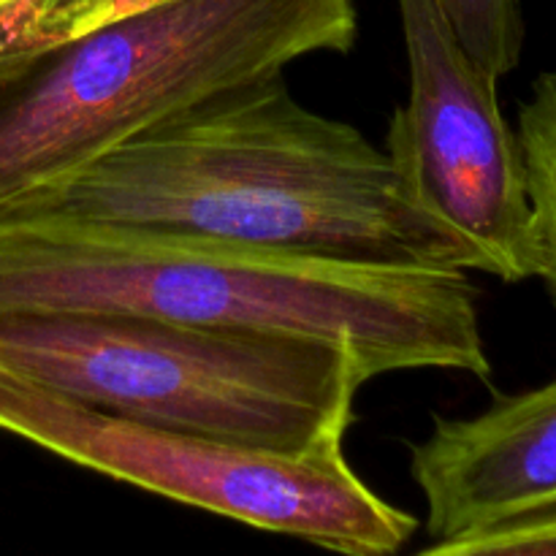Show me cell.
Wrapping results in <instances>:
<instances>
[{
    "label": "cell",
    "mask_w": 556,
    "mask_h": 556,
    "mask_svg": "<svg viewBox=\"0 0 556 556\" xmlns=\"http://www.w3.org/2000/svg\"><path fill=\"white\" fill-rule=\"evenodd\" d=\"M130 313L210 329L304 337L378 375L451 369L492 380L467 271L367 264L201 233L0 215V318Z\"/></svg>",
    "instance_id": "cell-1"
},
{
    "label": "cell",
    "mask_w": 556,
    "mask_h": 556,
    "mask_svg": "<svg viewBox=\"0 0 556 556\" xmlns=\"http://www.w3.org/2000/svg\"><path fill=\"white\" fill-rule=\"evenodd\" d=\"M367 264L472 271L405 199L386 150L282 74L206 96L11 206Z\"/></svg>",
    "instance_id": "cell-2"
},
{
    "label": "cell",
    "mask_w": 556,
    "mask_h": 556,
    "mask_svg": "<svg viewBox=\"0 0 556 556\" xmlns=\"http://www.w3.org/2000/svg\"><path fill=\"white\" fill-rule=\"evenodd\" d=\"M353 0H168L0 85V215L206 96L351 52Z\"/></svg>",
    "instance_id": "cell-3"
},
{
    "label": "cell",
    "mask_w": 556,
    "mask_h": 556,
    "mask_svg": "<svg viewBox=\"0 0 556 556\" xmlns=\"http://www.w3.org/2000/svg\"><path fill=\"white\" fill-rule=\"evenodd\" d=\"M0 372L179 432L304 454L345 448L375 378L348 348L130 313L0 318Z\"/></svg>",
    "instance_id": "cell-4"
},
{
    "label": "cell",
    "mask_w": 556,
    "mask_h": 556,
    "mask_svg": "<svg viewBox=\"0 0 556 556\" xmlns=\"http://www.w3.org/2000/svg\"><path fill=\"white\" fill-rule=\"evenodd\" d=\"M0 432L98 476L342 556H394L416 519L375 494L345 448L282 454L112 416L0 372Z\"/></svg>",
    "instance_id": "cell-5"
},
{
    "label": "cell",
    "mask_w": 556,
    "mask_h": 556,
    "mask_svg": "<svg viewBox=\"0 0 556 556\" xmlns=\"http://www.w3.org/2000/svg\"><path fill=\"white\" fill-rule=\"evenodd\" d=\"M407 98L386 155L405 199L465 248L472 271L503 282L535 277V237L516 130L497 81L445 22L438 0H400Z\"/></svg>",
    "instance_id": "cell-6"
},
{
    "label": "cell",
    "mask_w": 556,
    "mask_h": 556,
    "mask_svg": "<svg viewBox=\"0 0 556 556\" xmlns=\"http://www.w3.org/2000/svg\"><path fill=\"white\" fill-rule=\"evenodd\" d=\"M410 476L438 541L556 514V380L472 418L438 416Z\"/></svg>",
    "instance_id": "cell-7"
},
{
    "label": "cell",
    "mask_w": 556,
    "mask_h": 556,
    "mask_svg": "<svg viewBox=\"0 0 556 556\" xmlns=\"http://www.w3.org/2000/svg\"><path fill=\"white\" fill-rule=\"evenodd\" d=\"M168 0H0V85L38 58Z\"/></svg>",
    "instance_id": "cell-8"
},
{
    "label": "cell",
    "mask_w": 556,
    "mask_h": 556,
    "mask_svg": "<svg viewBox=\"0 0 556 556\" xmlns=\"http://www.w3.org/2000/svg\"><path fill=\"white\" fill-rule=\"evenodd\" d=\"M521 161L535 237V277L556 304V71L541 74L519 109Z\"/></svg>",
    "instance_id": "cell-9"
},
{
    "label": "cell",
    "mask_w": 556,
    "mask_h": 556,
    "mask_svg": "<svg viewBox=\"0 0 556 556\" xmlns=\"http://www.w3.org/2000/svg\"><path fill=\"white\" fill-rule=\"evenodd\" d=\"M438 5L465 52L494 79H503L521 63V0H438Z\"/></svg>",
    "instance_id": "cell-10"
},
{
    "label": "cell",
    "mask_w": 556,
    "mask_h": 556,
    "mask_svg": "<svg viewBox=\"0 0 556 556\" xmlns=\"http://www.w3.org/2000/svg\"><path fill=\"white\" fill-rule=\"evenodd\" d=\"M416 556H556V514L443 538Z\"/></svg>",
    "instance_id": "cell-11"
}]
</instances>
